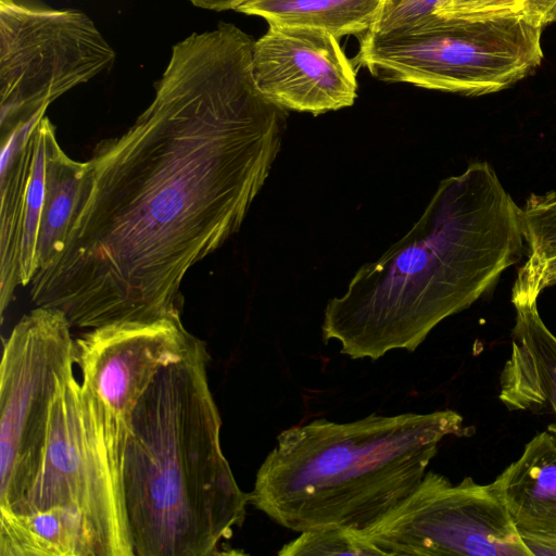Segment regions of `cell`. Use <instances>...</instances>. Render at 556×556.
Listing matches in <instances>:
<instances>
[{
    "mask_svg": "<svg viewBox=\"0 0 556 556\" xmlns=\"http://www.w3.org/2000/svg\"><path fill=\"white\" fill-rule=\"evenodd\" d=\"M525 254L522 207L488 162H471L442 179L410 229L328 301L323 339L352 359L414 352Z\"/></svg>",
    "mask_w": 556,
    "mask_h": 556,
    "instance_id": "7a4b0ae2",
    "label": "cell"
},
{
    "mask_svg": "<svg viewBox=\"0 0 556 556\" xmlns=\"http://www.w3.org/2000/svg\"><path fill=\"white\" fill-rule=\"evenodd\" d=\"M280 556H382L381 552L367 543L356 531L341 527H323L300 532L285 544Z\"/></svg>",
    "mask_w": 556,
    "mask_h": 556,
    "instance_id": "ac0fdd59",
    "label": "cell"
},
{
    "mask_svg": "<svg viewBox=\"0 0 556 556\" xmlns=\"http://www.w3.org/2000/svg\"><path fill=\"white\" fill-rule=\"evenodd\" d=\"M193 5L211 10V11H227L233 10L240 3L241 0H188Z\"/></svg>",
    "mask_w": 556,
    "mask_h": 556,
    "instance_id": "cb8c5ba5",
    "label": "cell"
},
{
    "mask_svg": "<svg viewBox=\"0 0 556 556\" xmlns=\"http://www.w3.org/2000/svg\"><path fill=\"white\" fill-rule=\"evenodd\" d=\"M514 306L511 349L498 397L511 410L554 415L547 430L556 433V336L542 320L538 301Z\"/></svg>",
    "mask_w": 556,
    "mask_h": 556,
    "instance_id": "4fadbf2b",
    "label": "cell"
},
{
    "mask_svg": "<svg viewBox=\"0 0 556 556\" xmlns=\"http://www.w3.org/2000/svg\"><path fill=\"white\" fill-rule=\"evenodd\" d=\"M541 34L521 15L482 21L438 16L414 29L361 36L352 61L381 81L479 97L509 88L540 66Z\"/></svg>",
    "mask_w": 556,
    "mask_h": 556,
    "instance_id": "5b68a950",
    "label": "cell"
},
{
    "mask_svg": "<svg viewBox=\"0 0 556 556\" xmlns=\"http://www.w3.org/2000/svg\"><path fill=\"white\" fill-rule=\"evenodd\" d=\"M231 23L172 48L153 100L85 162L64 251L30 300L72 328L180 315L188 270L241 227L280 151L287 111Z\"/></svg>",
    "mask_w": 556,
    "mask_h": 556,
    "instance_id": "6da1fadb",
    "label": "cell"
},
{
    "mask_svg": "<svg viewBox=\"0 0 556 556\" xmlns=\"http://www.w3.org/2000/svg\"><path fill=\"white\" fill-rule=\"evenodd\" d=\"M383 0H241L235 11L264 18L268 25L325 29L338 39L370 31Z\"/></svg>",
    "mask_w": 556,
    "mask_h": 556,
    "instance_id": "2e32d148",
    "label": "cell"
},
{
    "mask_svg": "<svg viewBox=\"0 0 556 556\" xmlns=\"http://www.w3.org/2000/svg\"><path fill=\"white\" fill-rule=\"evenodd\" d=\"M0 556H100L94 533L75 509L0 513Z\"/></svg>",
    "mask_w": 556,
    "mask_h": 556,
    "instance_id": "9a60e30c",
    "label": "cell"
},
{
    "mask_svg": "<svg viewBox=\"0 0 556 556\" xmlns=\"http://www.w3.org/2000/svg\"><path fill=\"white\" fill-rule=\"evenodd\" d=\"M382 556H532L490 484L429 471L378 521L356 531Z\"/></svg>",
    "mask_w": 556,
    "mask_h": 556,
    "instance_id": "9c48e42d",
    "label": "cell"
},
{
    "mask_svg": "<svg viewBox=\"0 0 556 556\" xmlns=\"http://www.w3.org/2000/svg\"><path fill=\"white\" fill-rule=\"evenodd\" d=\"M84 167L85 162L71 159L60 147L53 126L47 138L46 189L37 248L38 271L52 265L64 251Z\"/></svg>",
    "mask_w": 556,
    "mask_h": 556,
    "instance_id": "e0dca14e",
    "label": "cell"
},
{
    "mask_svg": "<svg viewBox=\"0 0 556 556\" xmlns=\"http://www.w3.org/2000/svg\"><path fill=\"white\" fill-rule=\"evenodd\" d=\"M528 0H442L435 15L482 21L521 15Z\"/></svg>",
    "mask_w": 556,
    "mask_h": 556,
    "instance_id": "ffe728a7",
    "label": "cell"
},
{
    "mask_svg": "<svg viewBox=\"0 0 556 556\" xmlns=\"http://www.w3.org/2000/svg\"><path fill=\"white\" fill-rule=\"evenodd\" d=\"M52 506L84 516L100 556H135L122 475L110 456L100 405L74 371L54 395L40 471L16 514Z\"/></svg>",
    "mask_w": 556,
    "mask_h": 556,
    "instance_id": "8992f818",
    "label": "cell"
},
{
    "mask_svg": "<svg viewBox=\"0 0 556 556\" xmlns=\"http://www.w3.org/2000/svg\"><path fill=\"white\" fill-rule=\"evenodd\" d=\"M193 334L181 316L127 320L75 338V365L102 413L108 448L122 475L131 415L160 370L179 359Z\"/></svg>",
    "mask_w": 556,
    "mask_h": 556,
    "instance_id": "30bf717a",
    "label": "cell"
},
{
    "mask_svg": "<svg viewBox=\"0 0 556 556\" xmlns=\"http://www.w3.org/2000/svg\"><path fill=\"white\" fill-rule=\"evenodd\" d=\"M464 432L452 409L293 426L260 466L249 503L293 532L362 531L416 489L443 439Z\"/></svg>",
    "mask_w": 556,
    "mask_h": 556,
    "instance_id": "277c9868",
    "label": "cell"
},
{
    "mask_svg": "<svg viewBox=\"0 0 556 556\" xmlns=\"http://www.w3.org/2000/svg\"><path fill=\"white\" fill-rule=\"evenodd\" d=\"M490 486L522 538H556V433L533 437Z\"/></svg>",
    "mask_w": 556,
    "mask_h": 556,
    "instance_id": "5bb4252c",
    "label": "cell"
},
{
    "mask_svg": "<svg viewBox=\"0 0 556 556\" xmlns=\"http://www.w3.org/2000/svg\"><path fill=\"white\" fill-rule=\"evenodd\" d=\"M253 74L261 93L286 111L314 116L352 106L356 67L331 33L269 25L253 45Z\"/></svg>",
    "mask_w": 556,
    "mask_h": 556,
    "instance_id": "8fae6325",
    "label": "cell"
},
{
    "mask_svg": "<svg viewBox=\"0 0 556 556\" xmlns=\"http://www.w3.org/2000/svg\"><path fill=\"white\" fill-rule=\"evenodd\" d=\"M71 329L60 311L36 306L3 342L0 513H18L39 475L51 404L76 366Z\"/></svg>",
    "mask_w": 556,
    "mask_h": 556,
    "instance_id": "52a82bcc",
    "label": "cell"
},
{
    "mask_svg": "<svg viewBox=\"0 0 556 556\" xmlns=\"http://www.w3.org/2000/svg\"><path fill=\"white\" fill-rule=\"evenodd\" d=\"M556 0H528L521 16L531 24L543 28L554 22Z\"/></svg>",
    "mask_w": 556,
    "mask_h": 556,
    "instance_id": "7402d4cb",
    "label": "cell"
},
{
    "mask_svg": "<svg viewBox=\"0 0 556 556\" xmlns=\"http://www.w3.org/2000/svg\"><path fill=\"white\" fill-rule=\"evenodd\" d=\"M556 283V254L541 260H526L518 268L511 289V303L535 302L546 288Z\"/></svg>",
    "mask_w": 556,
    "mask_h": 556,
    "instance_id": "44dd1931",
    "label": "cell"
},
{
    "mask_svg": "<svg viewBox=\"0 0 556 556\" xmlns=\"http://www.w3.org/2000/svg\"><path fill=\"white\" fill-rule=\"evenodd\" d=\"M208 361L193 336L132 412L122 485L135 556L228 555L244 522L249 496L223 453Z\"/></svg>",
    "mask_w": 556,
    "mask_h": 556,
    "instance_id": "3957f363",
    "label": "cell"
},
{
    "mask_svg": "<svg viewBox=\"0 0 556 556\" xmlns=\"http://www.w3.org/2000/svg\"><path fill=\"white\" fill-rule=\"evenodd\" d=\"M115 58L113 47L83 11L0 0L1 134L110 70Z\"/></svg>",
    "mask_w": 556,
    "mask_h": 556,
    "instance_id": "ba28073f",
    "label": "cell"
},
{
    "mask_svg": "<svg viewBox=\"0 0 556 556\" xmlns=\"http://www.w3.org/2000/svg\"><path fill=\"white\" fill-rule=\"evenodd\" d=\"M53 124L42 111L1 134L0 313L39 270L37 248L46 189L47 138Z\"/></svg>",
    "mask_w": 556,
    "mask_h": 556,
    "instance_id": "7c38bea8",
    "label": "cell"
},
{
    "mask_svg": "<svg viewBox=\"0 0 556 556\" xmlns=\"http://www.w3.org/2000/svg\"><path fill=\"white\" fill-rule=\"evenodd\" d=\"M534 555H556V538H522Z\"/></svg>",
    "mask_w": 556,
    "mask_h": 556,
    "instance_id": "603a6c76",
    "label": "cell"
},
{
    "mask_svg": "<svg viewBox=\"0 0 556 556\" xmlns=\"http://www.w3.org/2000/svg\"><path fill=\"white\" fill-rule=\"evenodd\" d=\"M442 0H383L369 34L390 35L414 29L434 21ZM367 34V33H366Z\"/></svg>",
    "mask_w": 556,
    "mask_h": 556,
    "instance_id": "d6986e66",
    "label": "cell"
}]
</instances>
